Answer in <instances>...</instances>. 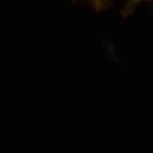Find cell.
<instances>
[{
    "label": "cell",
    "mask_w": 153,
    "mask_h": 153,
    "mask_svg": "<svg viewBox=\"0 0 153 153\" xmlns=\"http://www.w3.org/2000/svg\"><path fill=\"white\" fill-rule=\"evenodd\" d=\"M143 1H150L153 5V0H126L124 6L120 9V15L123 18H128L131 17L135 11H136L137 7L142 4Z\"/></svg>",
    "instance_id": "cell-1"
},
{
    "label": "cell",
    "mask_w": 153,
    "mask_h": 153,
    "mask_svg": "<svg viewBox=\"0 0 153 153\" xmlns=\"http://www.w3.org/2000/svg\"><path fill=\"white\" fill-rule=\"evenodd\" d=\"M88 5L91 6V8L95 11H104L109 9L110 7H112L115 0H85Z\"/></svg>",
    "instance_id": "cell-2"
}]
</instances>
